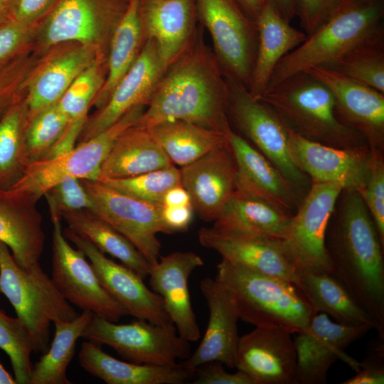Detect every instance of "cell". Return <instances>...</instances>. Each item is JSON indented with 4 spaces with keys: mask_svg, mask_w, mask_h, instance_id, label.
<instances>
[{
    "mask_svg": "<svg viewBox=\"0 0 384 384\" xmlns=\"http://www.w3.org/2000/svg\"><path fill=\"white\" fill-rule=\"evenodd\" d=\"M228 99L226 78L199 26L190 44L166 69L135 124L149 128L182 120L228 136L233 129Z\"/></svg>",
    "mask_w": 384,
    "mask_h": 384,
    "instance_id": "obj_1",
    "label": "cell"
},
{
    "mask_svg": "<svg viewBox=\"0 0 384 384\" xmlns=\"http://www.w3.org/2000/svg\"><path fill=\"white\" fill-rule=\"evenodd\" d=\"M331 274L370 316L384 340V246L359 193L343 188L325 235Z\"/></svg>",
    "mask_w": 384,
    "mask_h": 384,
    "instance_id": "obj_2",
    "label": "cell"
},
{
    "mask_svg": "<svg viewBox=\"0 0 384 384\" xmlns=\"http://www.w3.org/2000/svg\"><path fill=\"white\" fill-rule=\"evenodd\" d=\"M258 100L270 106L292 132L309 141L340 149L368 146L361 134L338 120L329 87L306 72L286 78Z\"/></svg>",
    "mask_w": 384,
    "mask_h": 384,
    "instance_id": "obj_3",
    "label": "cell"
},
{
    "mask_svg": "<svg viewBox=\"0 0 384 384\" xmlns=\"http://www.w3.org/2000/svg\"><path fill=\"white\" fill-rule=\"evenodd\" d=\"M215 279L230 294L240 319L255 326L277 325L294 334L316 313L294 283L224 259L217 265Z\"/></svg>",
    "mask_w": 384,
    "mask_h": 384,
    "instance_id": "obj_4",
    "label": "cell"
},
{
    "mask_svg": "<svg viewBox=\"0 0 384 384\" xmlns=\"http://www.w3.org/2000/svg\"><path fill=\"white\" fill-rule=\"evenodd\" d=\"M384 0H342L330 16L274 68L266 91L314 67L332 68L382 25Z\"/></svg>",
    "mask_w": 384,
    "mask_h": 384,
    "instance_id": "obj_5",
    "label": "cell"
},
{
    "mask_svg": "<svg viewBox=\"0 0 384 384\" xmlns=\"http://www.w3.org/2000/svg\"><path fill=\"white\" fill-rule=\"evenodd\" d=\"M0 293L8 299L17 317L29 329L36 352L48 351L51 323L72 321L79 315L39 262L26 268L19 266L8 246L1 241Z\"/></svg>",
    "mask_w": 384,
    "mask_h": 384,
    "instance_id": "obj_6",
    "label": "cell"
},
{
    "mask_svg": "<svg viewBox=\"0 0 384 384\" xmlns=\"http://www.w3.org/2000/svg\"><path fill=\"white\" fill-rule=\"evenodd\" d=\"M228 116L238 133L281 173L302 201L311 186L310 178L293 161L289 145V129L263 101L252 97L242 84L226 78Z\"/></svg>",
    "mask_w": 384,
    "mask_h": 384,
    "instance_id": "obj_7",
    "label": "cell"
},
{
    "mask_svg": "<svg viewBox=\"0 0 384 384\" xmlns=\"http://www.w3.org/2000/svg\"><path fill=\"white\" fill-rule=\"evenodd\" d=\"M130 0H60L40 23L33 49L44 54L53 47L75 42L107 61L114 32Z\"/></svg>",
    "mask_w": 384,
    "mask_h": 384,
    "instance_id": "obj_8",
    "label": "cell"
},
{
    "mask_svg": "<svg viewBox=\"0 0 384 384\" xmlns=\"http://www.w3.org/2000/svg\"><path fill=\"white\" fill-rule=\"evenodd\" d=\"M81 337L114 349L125 361L153 366H173L191 354L190 342L174 324L161 325L143 319L117 324L92 315Z\"/></svg>",
    "mask_w": 384,
    "mask_h": 384,
    "instance_id": "obj_9",
    "label": "cell"
},
{
    "mask_svg": "<svg viewBox=\"0 0 384 384\" xmlns=\"http://www.w3.org/2000/svg\"><path fill=\"white\" fill-rule=\"evenodd\" d=\"M138 105L118 121L90 139L78 143L60 155L31 162L21 179L10 189L35 196L38 200L65 177L98 180L102 163L119 135L134 125L145 110Z\"/></svg>",
    "mask_w": 384,
    "mask_h": 384,
    "instance_id": "obj_10",
    "label": "cell"
},
{
    "mask_svg": "<svg viewBox=\"0 0 384 384\" xmlns=\"http://www.w3.org/2000/svg\"><path fill=\"white\" fill-rule=\"evenodd\" d=\"M197 20L209 33L213 52L225 78L248 88L258 33L234 0H195Z\"/></svg>",
    "mask_w": 384,
    "mask_h": 384,
    "instance_id": "obj_11",
    "label": "cell"
},
{
    "mask_svg": "<svg viewBox=\"0 0 384 384\" xmlns=\"http://www.w3.org/2000/svg\"><path fill=\"white\" fill-rule=\"evenodd\" d=\"M49 214L53 224L51 279L60 294L82 311L113 322L129 314L102 287L83 252L68 243L62 230L61 216L55 212Z\"/></svg>",
    "mask_w": 384,
    "mask_h": 384,
    "instance_id": "obj_12",
    "label": "cell"
},
{
    "mask_svg": "<svg viewBox=\"0 0 384 384\" xmlns=\"http://www.w3.org/2000/svg\"><path fill=\"white\" fill-rule=\"evenodd\" d=\"M93 202L91 211L125 236L152 265L160 257L157 234H169L162 218L163 204L120 193L97 180L81 179Z\"/></svg>",
    "mask_w": 384,
    "mask_h": 384,
    "instance_id": "obj_13",
    "label": "cell"
},
{
    "mask_svg": "<svg viewBox=\"0 0 384 384\" xmlns=\"http://www.w3.org/2000/svg\"><path fill=\"white\" fill-rule=\"evenodd\" d=\"M371 329L368 324L352 326L334 322L326 314L316 312L304 329L294 333L297 367L293 384L326 383L327 373L338 359L356 372L359 362L345 349Z\"/></svg>",
    "mask_w": 384,
    "mask_h": 384,
    "instance_id": "obj_14",
    "label": "cell"
},
{
    "mask_svg": "<svg viewBox=\"0 0 384 384\" xmlns=\"http://www.w3.org/2000/svg\"><path fill=\"white\" fill-rule=\"evenodd\" d=\"M343 188L338 182L311 183L292 216L287 250L300 272L330 273L325 235L336 201Z\"/></svg>",
    "mask_w": 384,
    "mask_h": 384,
    "instance_id": "obj_15",
    "label": "cell"
},
{
    "mask_svg": "<svg viewBox=\"0 0 384 384\" xmlns=\"http://www.w3.org/2000/svg\"><path fill=\"white\" fill-rule=\"evenodd\" d=\"M63 232L65 238L89 259L102 287L129 315L156 324H173L161 297L149 289L135 272L107 257L90 241L69 228Z\"/></svg>",
    "mask_w": 384,
    "mask_h": 384,
    "instance_id": "obj_16",
    "label": "cell"
},
{
    "mask_svg": "<svg viewBox=\"0 0 384 384\" xmlns=\"http://www.w3.org/2000/svg\"><path fill=\"white\" fill-rule=\"evenodd\" d=\"M305 72L331 90L338 120L361 134L370 150L384 152V93L331 68L314 67Z\"/></svg>",
    "mask_w": 384,
    "mask_h": 384,
    "instance_id": "obj_17",
    "label": "cell"
},
{
    "mask_svg": "<svg viewBox=\"0 0 384 384\" xmlns=\"http://www.w3.org/2000/svg\"><path fill=\"white\" fill-rule=\"evenodd\" d=\"M198 238L202 246L216 251L233 264L300 287L301 272L282 239L225 232L213 227L200 229Z\"/></svg>",
    "mask_w": 384,
    "mask_h": 384,
    "instance_id": "obj_18",
    "label": "cell"
},
{
    "mask_svg": "<svg viewBox=\"0 0 384 384\" xmlns=\"http://www.w3.org/2000/svg\"><path fill=\"white\" fill-rule=\"evenodd\" d=\"M166 69L154 41L146 40L137 59L115 86L107 101L87 116L78 143L107 129L132 108L147 106Z\"/></svg>",
    "mask_w": 384,
    "mask_h": 384,
    "instance_id": "obj_19",
    "label": "cell"
},
{
    "mask_svg": "<svg viewBox=\"0 0 384 384\" xmlns=\"http://www.w3.org/2000/svg\"><path fill=\"white\" fill-rule=\"evenodd\" d=\"M292 334L277 325L255 326L239 338L235 368L255 384H293L297 353Z\"/></svg>",
    "mask_w": 384,
    "mask_h": 384,
    "instance_id": "obj_20",
    "label": "cell"
},
{
    "mask_svg": "<svg viewBox=\"0 0 384 384\" xmlns=\"http://www.w3.org/2000/svg\"><path fill=\"white\" fill-rule=\"evenodd\" d=\"M289 152L311 183L338 182L361 193L370 169L369 146L340 149L309 141L289 129Z\"/></svg>",
    "mask_w": 384,
    "mask_h": 384,
    "instance_id": "obj_21",
    "label": "cell"
},
{
    "mask_svg": "<svg viewBox=\"0 0 384 384\" xmlns=\"http://www.w3.org/2000/svg\"><path fill=\"white\" fill-rule=\"evenodd\" d=\"M204 264L202 258L191 251H177L165 256L151 265L149 284L164 302L165 310L181 337L195 342L201 330L191 304L188 278Z\"/></svg>",
    "mask_w": 384,
    "mask_h": 384,
    "instance_id": "obj_22",
    "label": "cell"
},
{
    "mask_svg": "<svg viewBox=\"0 0 384 384\" xmlns=\"http://www.w3.org/2000/svg\"><path fill=\"white\" fill-rule=\"evenodd\" d=\"M193 210L213 222L236 190L237 167L229 142L179 169Z\"/></svg>",
    "mask_w": 384,
    "mask_h": 384,
    "instance_id": "obj_23",
    "label": "cell"
},
{
    "mask_svg": "<svg viewBox=\"0 0 384 384\" xmlns=\"http://www.w3.org/2000/svg\"><path fill=\"white\" fill-rule=\"evenodd\" d=\"M201 292L209 311L206 332L196 351L181 363L192 373L210 361H218L235 368V355L240 336V319L234 301L228 289L215 278L206 277L200 283Z\"/></svg>",
    "mask_w": 384,
    "mask_h": 384,
    "instance_id": "obj_24",
    "label": "cell"
},
{
    "mask_svg": "<svg viewBox=\"0 0 384 384\" xmlns=\"http://www.w3.org/2000/svg\"><path fill=\"white\" fill-rule=\"evenodd\" d=\"M97 59L100 58L93 50L75 42L57 45L46 52L26 85L28 119L57 102L74 80Z\"/></svg>",
    "mask_w": 384,
    "mask_h": 384,
    "instance_id": "obj_25",
    "label": "cell"
},
{
    "mask_svg": "<svg viewBox=\"0 0 384 384\" xmlns=\"http://www.w3.org/2000/svg\"><path fill=\"white\" fill-rule=\"evenodd\" d=\"M38 201L32 194L0 187V241L23 268L39 262L44 250L45 234Z\"/></svg>",
    "mask_w": 384,
    "mask_h": 384,
    "instance_id": "obj_26",
    "label": "cell"
},
{
    "mask_svg": "<svg viewBox=\"0 0 384 384\" xmlns=\"http://www.w3.org/2000/svg\"><path fill=\"white\" fill-rule=\"evenodd\" d=\"M228 139L236 163V189L294 215L301 201L277 168L233 129Z\"/></svg>",
    "mask_w": 384,
    "mask_h": 384,
    "instance_id": "obj_27",
    "label": "cell"
},
{
    "mask_svg": "<svg viewBox=\"0 0 384 384\" xmlns=\"http://www.w3.org/2000/svg\"><path fill=\"white\" fill-rule=\"evenodd\" d=\"M140 16L146 40L154 41L167 68L195 36V0H140Z\"/></svg>",
    "mask_w": 384,
    "mask_h": 384,
    "instance_id": "obj_28",
    "label": "cell"
},
{
    "mask_svg": "<svg viewBox=\"0 0 384 384\" xmlns=\"http://www.w3.org/2000/svg\"><path fill=\"white\" fill-rule=\"evenodd\" d=\"M78 360L86 372L107 384H182L193 375L181 363L153 366L118 360L87 340L81 345Z\"/></svg>",
    "mask_w": 384,
    "mask_h": 384,
    "instance_id": "obj_29",
    "label": "cell"
},
{
    "mask_svg": "<svg viewBox=\"0 0 384 384\" xmlns=\"http://www.w3.org/2000/svg\"><path fill=\"white\" fill-rule=\"evenodd\" d=\"M258 41L254 67L247 88L259 99L265 92L279 61L306 38V34L290 25L267 4L256 20Z\"/></svg>",
    "mask_w": 384,
    "mask_h": 384,
    "instance_id": "obj_30",
    "label": "cell"
},
{
    "mask_svg": "<svg viewBox=\"0 0 384 384\" xmlns=\"http://www.w3.org/2000/svg\"><path fill=\"white\" fill-rule=\"evenodd\" d=\"M292 216L262 199L236 189L213 221V228L285 240Z\"/></svg>",
    "mask_w": 384,
    "mask_h": 384,
    "instance_id": "obj_31",
    "label": "cell"
},
{
    "mask_svg": "<svg viewBox=\"0 0 384 384\" xmlns=\"http://www.w3.org/2000/svg\"><path fill=\"white\" fill-rule=\"evenodd\" d=\"M173 165L149 129L134 124L114 141L99 178L130 177Z\"/></svg>",
    "mask_w": 384,
    "mask_h": 384,
    "instance_id": "obj_32",
    "label": "cell"
},
{
    "mask_svg": "<svg viewBox=\"0 0 384 384\" xmlns=\"http://www.w3.org/2000/svg\"><path fill=\"white\" fill-rule=\"evenodd\" d=\"M146 41L140 16V0H130L112 36L106 80L92 107L98 109L107 101L115 86L137 59Z\"/></svg>",
    "mask_w": 384,
    "mask_h": 384,
    "instance_id": "obj_33",
    "label": "cell"
},
{
    "mask_svg": "<svg viewBox=\"0 0 384 384\" xmlns=\"http://www.w3.org/2000/svg\"><path fill=\"white\" fill-rule=\"evenodd\" d=\"M173 164L188 165L228 144V135L182 121H166L148 128Z\"/></svg>",
    "mask_w": 384,
    "mask_h": 384,
    "instance_id": "obj_34",
    "label": "cell"
},
{
    "mask_svg": "<svg viewBox=\"0 0 384 384\" xmlns=\"http://www.w3.org/2000/svg\"><path fill=\"white\" fill-rule=\"evenodd\" d=\"M68 228L84 237L103 253L118 259L143 279L149 276L151 265L122 233L90 210L61 214Z\"/></svg>",
    "mask_w": 384,
    "mask_h": 384,
    "instance_id": "obj_35",
    "label": "cell"
},
{
    "mask_svg": "<svg viewBox=\"0 0 384 384\" xmlns=\"http://www.w3.org/2000/svg\"><path fill=\"white\" fill-rule=\"evenodd\" d=\"M299 287L316 312L331 316L340 324H368L373 329L370 316L331 274L301 272Z\"/></svg>",
    "mask_w": 384,
    "mask_h": 384,
    "instance_id": "obj_36",
    "label": "cell"
},
{
    "mask_svg": "<svg viewBox=\"0 0 384 384\" xmlns=\"http://www.w3.org/2000/svg\"><path fill=\"white\" fill-rule=\"evenodd\" d=\"M28 122L24 93L0 117V187L2 188H11L31 163L26 142Z\"/></svg>",
    "mask_w": 384,
    "mask_h": 384,
    "instance_id": "obj_37",
    "label": "cell"
},
{
    "mask_svg": "<svg viewBox=\"0 0 384 384\" xmlns=\"http://www.w3.org/2000/svg\"><path fill=\"white\" fill-rule=\"evenodd\" d=\"M93 313L82 311L72 321H56L55 335L48 351L33 366L30 384H70L67 368L75 351L77 340L91 319Z\"/></svg>",
    "mask_w": 384,
    "mask_h": 384,
    "instance_id": "obj_38",
    "label": "cell"
},
{
    "mask_svg": "<svg viewBox=\"0 0 384 384\" xmlns=\"http://www.w3.org/2000/svg\"><path fill=\"white\" fill-rule=\"evenodd\" d=\"M331 68L384 93L383 24L363 38Z\"/></svg>",
    "mask_w": 384,
    "mask_h": 384,
    "instance_id": "obj_39",
    "label": "cell"
},
{
    "mask_svg": "<svg viewBox=\"0 0 384 384\" xmlns=\"http://www.w3.org/2000/svg\"><path fill=\"white\" fill-rule=\"evenodd\" d=\"M0 348L9 357L16 384H30L33 366L31 355L36 352L33 338L18 317L0 309Z\"/></svg>",
    "mask_w": 384,
    "mask_h": 384,
    "instance_id": "obj_40",
    "label": "cell"
},
{
    "mask_svg": "<svg viewBox=\"0 0 384 384\" xmlns=\"http://www.w3.org/2000/svg\"><path fill=\"white\" fill-rule=\"evenodd\" d=\"M107 61L95 60L70 84L58 105L70 122L86 119L88 111L105 82Z\"/></svg>",
    "mask_w": 384,
    "mask_h": 384,
    "instance_id": "obj_41",
    "label": "cell"
},
{
    "mask_svg": "<svg viewBox=\"0 0 384 384\" xmlns=\"http://www.w3.org/2000/svg\"><path fill=\"white\" fill-rule=\"evenodd\" d=\"M97 181L131 197L163 204L166 193L181 186L179 169L174 165L125 178H100Z\"/></svg>",
    "mask_w": 384,
    "mask_h": 384,
    "instance_id": "obj_42",
    "label": "cell"
},
{
    "mask_svg": "<svg viewBox=\"0 0 384 384\" xmlns=\"http://www.w3.org/2000/svg\"><path fill=\"white\" fill-rule=\"evenodd\" d=\"M70 122L58 102L43 109L28 119L26 142L29 158L36 161L46 157Z\"/></svg>",
    "mask_w": 384,
    "mask_h": 384,
    "instance_id": "obj_43",
    "label": "cell"
},
{
    "mask_svg": "<svg viewBox=\"0 0 384 384\" xmlns=\"http://www.w3.org/2000/svg\"><path fill=\"white\" fill-rule=\"evenodd\" d=\"M372 156L366 185L359 194L363 198L384 246V152L371 150Z\"/></svg>",
    "mask_w": 384,
    "mask_h": 384,
    "instance_id": "obj_44",
    "label": "cell"
},
{
    "mask_svg": "<svg viewBox=\"0 0 384 384\" xmlns=\"http://www.w3.org/2000/svg\"><path fill=\"white\" fill-rule=\"evenodd\" d=\"M43 196L49 212L61 216L66 212L87 210L92 211L93 202L80 178L65 177L48 190Z\"/></svg>",
    "mask_w": 384,
    "mask_h": 384,
    "instance_id": "obj_45",
    "label": "cell"
},
{
    "mask_svg": "<svg viewBox=\"0 0 384 384\" xmlns=\"http://www.w3.org/2000/svg\"><path fill=\"white\" fill-rule=\"evenodd\" d=\"M33 70V63L24 55L0 66V117L17 98L24 94Z\"/></svg>",
    "mask_w": 384,
    "mask_h": 384,
    "instance_id": "obj_46",
    "label": "cell"
},
{
    "mask_svg": "<svg viewBox=\"0 0 384 384\" xmlns=\"http://www.w3.org/2000/svg\"><path fill=\"white\" fill-rule=\"evenodd\" d=\"M38 26L11 18L0 25V66L33 48Z\"/></svg>",
    "mask_w": 384,
    "mask_h": 384,
    "instance_id": "obj_47",
    "label": "cell"
},
{
    "mask_svg": "<svg viewBox=\"0 0 384 384\" xmlns=\"http://www.w3.org/2000/svg\"><path fill=\"white\" fill-rule=\"evenodd\" d=\"M342 0H294L295 16L306 36L314 32Z\"/></svg>",
    "mask_w": 384,
    "mask_h": 384,
    "instance_id": "obj_48",
    "label": "cell"
},
{
    "mask_svg": "<svg viewBox=\"0 0 384 384\" xmlns=\"http://www.w3.org/2000/svg\"><path fill=\"white\" fill-rule=\"evenodd\" d=\"M59 1L11 0L10 18L28 25H38Z\"/></svg>",
    "mask_w": 384,
    "mask_h": 384,
    "instance_id": "obj_49",
    "label": "cell"
},
{
    "mask_svg": "<svg viewBox=\"0 0 384 384\" xmlns=\"http://www.w3.org/2000/svg\"><path fill=\"white\" fill-rule=\"evenodd\" d=\"M361 363L356 374L342 382V384H383L384 347L383 341Z\"/></svg>",
    "mask_w": 384,
    "mask_h": 384,
    "instance_id": "obj_50",
    "label": "cell"
},
{
    "mask_svg": "<svg viewBox=\"0 0 384 384\" xmlns=\"http://www.w3.org/2000/svg\"><path fill=\"white\" fill-rule=\"evenodd\" d=\"M194 375L193 384H255L244 372L238 370L235 373H229L218 361H210L198 366Z\"/></svg>",
    "mask_w": 384,
    "mask_h": 384,
    "instance_id": "obj_51",
    "label": "cell"
},
{
    "mask_svg": "<svg viewBox=\"0 0 384 384\" xmlns=\"http://www.w3.org/2000/svg\"><path fill=\"white\" fill-rule=\"evenodd\" d=\"M193 211L191 205L179 206L163 205L161 218L169 234L186 231L192 221Z\"/></svg>",
    "mask_w": 384,
    "mask_h": 384,
    "instance_id": "obj_52",
    "label": "cell"
},
{
    "mask_svg": "<svg viewBox=\"0 0 384 384\" xmlns=\"http://www.w3.org/2000/svg\"><path fill=\"white\" fill-rule=\"evenodd\" d=\"M163 205L165 206L191 205V197L182 186H176L166 193L163 198Z\"/></svg>",
    "mask_w": 384,
    "mask_h": 384,
    "instance_id": "obj_53",
    "label": "cell"
},
{
    "mask_svg": "<svg viewBox=\"0 0 384 384\" xmlns=\"http://www.w3.org/2000/svg\"><path fill=\"white\" fill-rule=\"evenodd\" d=\"M265 2L288 22L295 16L294 0H265Z\"/></svg>",
    "mask_w": 384,
    "mask_h": 384,
    "instance_id": "obj_54",
    "label": "cell"
},
{
    "mask_svg": "<svg viewBox=\"0 0 384 384\" xmlns=\"http://www.w3.org/2000/svg\"><path fill=\"white\" fill-rule=\"evenodd\" d=\"M243 13L252 21L257 18L266 5L265 0H234Z\"/></svg>",
    "mask_w": 384,
    "mask_h": 384,
    "instance_id": "obj_55",
    "label": "cell"
},
{
    "mask_svg": "<svg viewBox=\"0 0 384 384\" xmlns=\"http://www.w3.org/2000/svg\"><path fill=\"white\" fill-rule=\"evenodd\" d=\"M11 0H0V25L10 19Z\"/></svg>",
    "mask_w": 384,
    "mask_h": 384,
    "instance_id": "obj_56",
    "label": "cell"
},
{
    "mask_svg": "<svg viewBox=\"0 0 384 384\" xmlns=\"http://www.w3.org/2000/svg\"><path fill=\"white\" fill-rule=\"evenodd\" d=\"M0 384H16L14 378L8 373L0 363Z\"/></svg>",
    "mask_w": 384,
    "mask_h": 384,
    "instance_id": "obj_57",
    "label": "cell"
}]
</instances>
